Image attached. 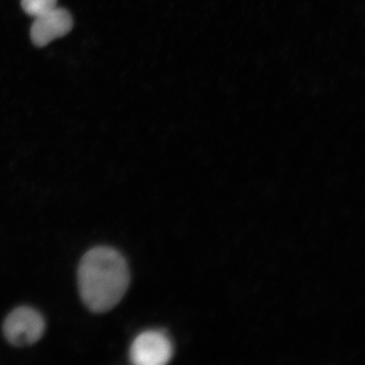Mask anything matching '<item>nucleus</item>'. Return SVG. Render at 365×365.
Instances as JSON below:
<instances>
[{
	"mask_svg": "<svg viewBox=\"0 0 365 365\" xmlns=\"http://www.w3.org/2000/svg\"><path fill=\"white\" fill-rule=\"evenodd\" d=\"M78 287L82 301L91 312L105 313L120 302L130 284L125 259L116 250L98 246L81 259Z\"/></svg>",
	"mask_w": 365,
	"mask_h": 365,
	"instance_id": "obj_1",
	"label": "nucleus"
},
{
	"mask_svg": "<svg viewBox=\"0 0 365 365\" xmlns=\"http://www.w3.org/2000/svg\"><path fill=\"white\" fill-rule=\"evenodd\" d=\"M45 330L44 319L33 308L20 307L9 314L4 321V335L15 346L34 344L42 337Z\"/></svg>",
	"mask_w": 365,
	"mask_h": 365,
	"instance_id": "obj_2",
	"label": "nucleus"
},
{
	"mask_svg": "<svg viewBox=\"0 0 365 365\" xmlns=\"http://www.w3.org/2000/svg\"><path fill=\"white\" fill-rule=\"evenodd\" d=\"M173 352V345L165 333L147 331L132 342L130 359L136 365H163L170 361Z\"/></svg>",
	"mask_w": 365,
	"mask_h": 365,
	"instance_id": "obj_3",
	"label": "nucleus"
},
{
	"mask_svg": "<svg viewBox=\"0 0 365 365\" xmlns=\"http://www.w3.org/2000/svg\"><path fill=\"white\" fill-rule=\"evenodd\" d=\"M73 19L65 9L54 8L53 10L35 18L31 29V38L38 47L52 42L70 33Z\"/></svg>",
	"mask_w": 365,
	"mask_h": 365,
	"instance_id": "obj_4",
	"label": "nucleus"
},
{
	"mask_svg": "<svg viewBox=\"0 0 365 365\" xmlns=\"http://www.w3.org/2000/svg\"><path fill=\"white\" fill-rule=\"evenodd\" d=\"M57 0H21V6L27 15L38 17L56 8Z\"/></svg>",
	"mask_w": 365,
	"mask_h": 365,
	"instance_id": "obj_5",
	"label": "nucleus"
}]
</instances>
